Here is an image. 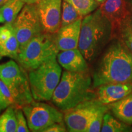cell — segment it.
Returning a JSON list of instances; mask_svg holds the SVG:
<instances>
[{
  "mask_svg": "<svg viewBox=\"0 0 132 132\" xmlns=\"http://www.w3.org/2000/svg\"><path fill=\"white\" fill-rule=\"evenodd\" d=\"M94 88L111 82L132 83V54L118 39L105 50L92 77Z\"/></svg>",
  "mask_w": 132,
  "mask_h": 132,
  "instance_id": "6da1fadb",
  "label": "cell"
},
{
  "mask_svg": "<svg viewBox=\"0 0 132 132\" xmlns=\"http://www.w3.org/2000/svg\"><path fill=\"white\" fill-rule=\"evenodd\" d=\"M113 39L111 23L97 9L82 19L78 48L87 62L95 60Z\"/></svg>",
  "mask_w": 132,
  "mask_h": 132,
  "instance_id": "7a4b0ae2",
  "label": "cell"
},
{
  "mask_svg": "<svg viewBox=\"0 0 132 132\" xmlns=\"http://www.w3.org/2000/svg\"><path fill=\"white\" fill-rule=\"evenodd\" d=\"M93 81L88 72H62L51 101L62 112L86 100L96 98Z\"/></svg>",
  "mask_w": 132,
  "mask_h": 132,
  "instance_id": "3957f363",
  "label": "cell"
},
{
  "mask_svg": "<svg viewBox=\"0 0 132 132\" xmlns=\"http://www.w3.org/2000/svg\"><path fill=\"white\" fill-rule=\"evenodd\" d=\"M54 57L28 71L31 91L34 100L50 101L61 78L62 69Z\"/></svg>",
  "mask_w": 132,
  "mask_h": 132,
  "instance_id": "277c9868",
  "label": "cell"
},
{
  "mask_svg": "<svg viewBox=\"0 0 132 132\" xmlns=\"http://www.w3.org/2000/svg\"><path fill=\"white\" fill-rule=\"evenodd\" d=\"M59 52L55 34L42 32L33 37L20 51L17 62L26 71H29L57 57Z\"/></svg>",
  "mask_w": 132,
  "mask_h": 132,
  "instance_id": "5b68a950",
  "label": "cell"
},
{
  "mask_svg": "<svg viewBox=\"0 0 132 132\" xmlns=\"http://www.w3.org/2000/svg\"><path fill=\"white\" fill-rule=\"evenodd\" d=\"M0 80L12 92L15 108H22L34 100L26 70L15 60L0 64Z\"/></svg>",
  "mask_w": 132,
  "mask_h": 132,
  "instance_id": "8992f818",
  "label": "cell"
},
{
  "mask_svg": "<svg viewBox=\"0 0 132 132\" xmlns=\"http://www.w3.org/2000/svg\"><path fill=\"white\" fill-rule=\"evenodd\" d=\"M27 120L29 130L32 131H42L54 123L64 120V113L55 106L33 101L22 108Z\"/></svg>",
  "mask_w": 132,
  "mask_h": 132,
  "instance_id": "52a82bcc",
  "label": "cell"
},
{
  "mask_svg": "<svg viewBox=\"0 0 132 132\" xmlns=\"http://www.w3.org/2000/svg\"><path fill=\"white\" fill-rule=\"evenodd\" d=\"M12 24L19 43V52L33 37L43 32L36 4L24 5Z\"/></svg>",
  "mask_w": 132,
  "mask_h": 132,
  "instance_id": "ba28073f",
  "label": "cell"
},
{
  "mask_svg": "<svg viewBox=\"0 0 132 132\" xmlns=\"http://www.w3.org/2000/svg\"><path fill=\"white\" fill-rule=\"evenodd\" d=\"M103 105L96 98L86 100L64 111V120L70 132H87L92 116Z\"/></svg>",
  "mask_w": 132,
  "mask_h": 132,
  "instance_id": "9c48e42d",
  "label": "cell"
},
{
  "mask_svg": "<svg viewBox=\"0 0 132 132\" xmlns=\"http://www.w3.org/2000/svg\"><path fill=\"white\" fill-rule=\"evenodd\" d=\"M36 5L43 32L56 33L61 28L62 0H40Z\"/></svg>",
  "mask_w": 132,
  "mask_h": 132,
  "instance_id": "30bf717a",
  "label": "cell"
},
{
  "mask_svg": "<svg viewBox=\"0 0 132 132\" xmlns=\"http://www.w3.org/2000/svg\"><path fill=\"white\" fill-rule=\"evenodd\" d=\"M132 92L131 82H111L97 87L96 99L103 105H109L123 98Z\"/></svg>",
  "mask_w": 132,
  "mask_h": 132,
  "instance_id": "8fae6325",
  "label": "cell"
},
{
  "mask_svg": "<svg viewBox=\"0 0 132 132\" xmlns=\"http://www.w3.org/2000/svg\"><path fill=\"white\" fill-rule=\"evenodd\" d=\"M82 19L61 27L55 33L56 44L59 52L78 48Z\"/></svg>",
  "mask_w": 132,
  "mask_h": 132,
  "instance_id": "7c38bea8",
  "label": "cell"
},
{
  "mask_svg": "<svg viewBox=\"0 0 132 132\" xmlns=\"http://www.w3.org/2000/svg\"><path fill=\"white\" fill-rule=\"evenodd\" d=\"M57 61L65 70L74 72H88V62L78 48L61 51Z\"/></svg>",
  "mask_w": 132,
  "mask_h": 132,
  "instance_id": "4fadbf2b",
  "label": "cell"
},
{
  "mask_svg": "<svg viewBox=\"0 0 132 132\" xmlns=\"http://www.w3.org/2000/svg\"><path fill=\"white\" fill-rule=\"evenodd\" d=\"M99 9L111 23L113 31L130 14L127 7L126 0H106L100 5Z\"/></svg>",
  "mask_w": 132,
  "mask_h": 132,
  "instance_id": "5bb4252c",
  "label": "cell"
},
{
  "mask_svg": "<svg viewBox=\"0 0 132 132\" xmlns=\"http://www.w3.org/2000/svg\"><path fill=\"white\" fill-rule=\"evenodd\" d=\"M108 106L116 118L127 124L132 125V92Z\"/></svg>",
  "mask_w": 132,
  "mask_h": 132,
  "instance_id": "9a60e30c",
  "label": "cell"
},
{
  "mask_svg": "<svg viewBox=\"0 0 132 132\" xmlns=\"http://www.w3.org/2000/svg\"><path fill=\"white\" fill-rule=\"evenodd\" d=\"M123 43L132 54V15L130 14L113 31V37Z\"/></svg>",
  "mask_w": 132,
  "mask_h": 132,
  "instance_id": "2e32d148",
  "label": "cell"
},
{
  "mask_svg": "<svg viewBox=\"0 0 132 132\" xmlns=\"http://www.w3.org/2000/svg\"><path fill=\"white\" fill-rule=\"evenodd\" d=\"M25 3L23 0H9L0 8L5 22L12 23L15 20Z\"/></svg>",
  "mask_w": 132,
  "mask_h": 132,
  "instance_id": "e0dca14e",
  "label": "cell"
},
{
  "mask_svg": "<svg viewBox=\"0 0 132 132\" xmlns=\"http://www.w3.org/2000/svg\"><path fill=\"white\" fill-rule=\"evenodd\" d=\"M132 128L120 120H117L111 114L106 113L103 117L101 128L102 132H128L131 131Z\"/></svg>",
  "mask_w": 132,
  "mask_h": 132,
  "instance_id": "ac0fdd59",
  "label": "cell"
},
{
  "mask_svg": "<svg viewBox=\"0 0 132 132\" xmlns=\"http://www.w3.org/2000/svg\"><path fill=\"white\" fill-rule=\"evenodd\" d=\"M19 53V43L15 34L14 31L4 44L0 45V54L7 56L17 61Z\"/></svg>",
  "mask_w": 132,
  "mask_h": 132,
  "instance_id": "d6986e66",
  "label": "cell"
},
{
  "mask_svg": "<svg viewBox=\"0 0 132 132\" xmlns=\"http://www.w3.org/2000/svg\"><path fill=\"white\" fill-rule=\"evenodd\" d=\"M17 125L15 108L9 106L0 116V132H16Z\"/></svg>",
  "mask_w": 132,
  "mask_h": 132,
  "instance_id": "ffe728a7",
  "label": "cell"
},
{
  "mask_svg": "<svg viewBox=\"0 0 132 132\" xmlns=\"http://www.w3.org/2000/svg\"><path fill=\"white\" fill-rule=\"evenodd\" d=\"M73 6L81 16L84 17L95 11L100 6L95 0H64Z\"/></svg>",
  "mask_w": 132,
  "mask_h": 132,
  "instance_id": "44dd1931",
  "label": "cell"
},
{
  "mask_svg": "<svg viewBox=\"0 0 132 132\" xmlns=\"http://www.w3.org/2000/svg\"><path fill=\"white\" fill-rule=\"evenodd\" d=\"M81 18H82V16H80L73 6L63 0L62 6L61 27L70 24Z\"/></svg>",
  "mask_w": 132,
  "mask_h": 132,
  "instance_id": "7402d4cb",
  "label": "cell"
},
{
  "mask_svg": "<svg viewBox=\"0 0 132 132\" xmlns=\"http://www.w3.org/2000/svg\"><path fill=\"white\" fill-rule=\"evenodd\" d=\"M108 110V105H103V104L97 109L90 120L87 132L101 131L104 115Z\"/></svg>",
  "mask_w": 132,
  "mask_h": 132,
  "instance_id": "603a6c76",
  "label": "cell"
},
{
  "mask_svg": "<svg viewBox=\"0 0 132 132\" xmlns=\"http://www.w3.org/2000/svg\"><path fill=\"white\" fill-rule=\"evenodd\" d=\"M0 90L2 94L6 106H12L14 108H16L15 100L13 95L12 92L9 89V87L4 84L2 80H0Z\"/></svg>",
  "mask_w": 132,
  "mask_h": 132,
  "instance_id": "cb8c5ba5",
  "label": "cell"
},
{
  "mask_svg": "<svg viewBox=\"0 0 132 132\" xmlns=\"http://www.w3.org/2000/svg\"><path fill=\"white\" fill-rule=\"evenodd\" d=\"M16 118V125L17 129L16 132H28L29 128L28 125V122L26 121V117L24 114L22 108H15Z\"/></svg>",
  "mask_w": 132,
  "mask_h": 132,
  "instance_id": "d4e9b609",
  "label": "cell"
},
{
  "mask_svg": "<svg viewBox=\"0 0 132 132\" xmlns=\"http://www.w3.org/2000/svg\"><path fill=\"white\" fill-rule=\"evenodd\" d=\"M65 124L64 121L54 123L43 130L42 132H65L67 131V128Z\"/></svg>",
  "mask_w": 132,
  "mask_h": 132,
  "instance_id": "484cf974",
  "label": "cell"
},
{
  "mask_svg": "<svg viewBox=\"0 0 132 132\" xmlns=\"http://www.w3.org/2000/svg\"><path fill=\"white\" fill-rule=\"evenodd\" d=\"M0 105H1V109H4V108H7V106H6V103H5L4 98H3L2 94H1V90H0Z\"/></svg>",
  "mask_w": 132,
  "mask_h": 132,
  "instance_id": "4316f807",
  "label": "cell"
},
{
  "mask_svg": "<svg viewBox=\"0 0 132 132\" xmlns=\"http://www.w3.org/2000/svg\"><path fill=\"white\" fill-rule=\"evenodd\" d=\"M25 4H37L40 0H23Z\"/></svg>",
  "mask_w": 132,
  "mask_h": 132,
  "instance_id": "83f0119b",
  "label": "cell"
},
{
  "mask_svg": "<svg viewBox=\"0 0 132 132\" xmlns=\"http://www.w3.org/2000/svg\"><path fill=\"white\" fill-rule=\"evenodd\" d=\"M5 22V20L4 19V17L3 16V15L1 14V10H0V23H4Z\"/></svg>",
  "mask_w": 132,
  "mask_h": 132,
  "instance_id": "f1b7e54d",
  "label": "cell"
},
{
  "mask_svg": "<svg viewBox=\"0 0 132 132\" xmlns=\"http://www.w3.org/2000/svg\"><path fill=\"white\" fill-rule=\"evenodd\" d=\"M9 0H0V6H3L5 3H7Z\"/></svg>",
  "mask_w": 132,
  "mask_h": 132,
  "instance_id": "f546056e",
  "label": "cell"
},
{
  "mask_svg": "<svg viewBox=\"0 0 132 132\" xmlns=\"http://www.w3.org/2000/svg\"><path fill=\"white\" fill-rule=\"evenodd\" d=\"M95 1H96L98 3V4H100V5L101 4H102V3H103L105 2V1H106V0H95Z\"/></svg>",
  "mask_w": 132,
  "mask_h": 132,
  "instance_id": "4dcf8cb0",
  "label": "cell"
},
{
  "mask_svg": "<svg viewBox=\"0 0 132 132\" xmlns=\"http://www.w3.org/2000/svg\"><path fill=\"white\" fill-rule=\"evenodd\" d=\"M128 2H129L130 4H131L132 5V0H128Z\"/></svg>",
  "mask_w": 132,
  "mask_h": 132,
  "instance_id": "1f68e13d",
  "label": "cell"
},
{
  "mask_svg": "<svg viewBox=\"0 0 132 132\" xmlns=\"http://www.w3.org/2000/svg\"><path fill=\"white\" fill-rule=\"evenodd\" d=\"M2 57H3V56H1V54H0V59H1V58H2Z\"/></svg>",
  "mask_w": 132,
  "mask_h": 132,
  "instance_id": "d6a6232c",
  "label": "cell"
},
{
  "mask_svg": "<svg viewBox=\"0 0 132 132\" xmlns=\"http://www.w3.org/2000/svg\"><path fill=\"white\" fill-rule=\"evenodd\" d=\"M1 105H0V110H1Z\"/></svg>",
  "mask_w": 132,
  "mask_h": 132,
  "instance_id": "836d02e7",
  "label": "cell"
}]
</instances>
